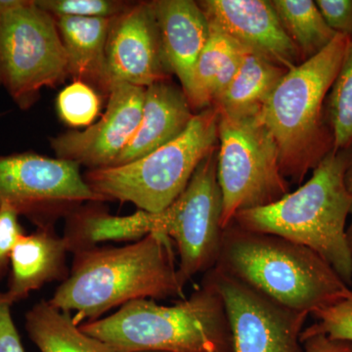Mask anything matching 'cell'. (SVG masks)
Returning a JSON list of instances; mask_svg holds the SVG:
<instances>
[{
	"instance_id": "cell-1",
	"label": "cell",
	"mask_w": 352,
	"mask_h": 352,
	"mask_svg": "<svg viewBox=\"0 0 352 352\" xmlns=\"http://www.w3.org/2000/svg\"><path fill=\"white\" fill-rule=\"evenodd\" d=\"M173 241L152 233L124 247H96L74 254L68 279L50 302L63 311H75L76 325L98 320L113 307L136 300L182 298Z\"/></svg>"
},
{
	"instance_id": "cell-2",
	"label": "cell",
	"mask_w": 352,
	"mask_h": 352,
	"mask_svg": "<svg viewBox=\"0 0 352 352\" xmlns=\"http://www.w3.org/2000/svg\"><path fill=\"white\" fill-rule=\"evenodd\" d=\"M351 157L352 148L332 150L296 191L270 205L242 210L232 222L245 230L280 236L312 250L351 287L346 220L352 212V196L344 175Z\"/></svg>"
},
{
	"instance_id": "cell-3",
	"label": "cell",
	"mask_w": 352,
	"mask_h": 352,
	"mask_svg": "<svg viewBox=\"0 0 352 352\" xmlns=\"http://www.w3.org/2000/svg\"><path fill=\"white\" fill-rule=\"evenodd\" d=\"M215 267L278 305L308 315L351 291L312 250L234 222L223 229Z\"/></svg>"
},
{
	"instance_id": "cell-4",
	"label": "cell",
	"mask_w": 352,
	"mask_h": 352,
	"mask_svg": "<svg viewBox=\"0 0 352 352\" xmlns=\"http://www.w3.org/2000/svg\"><path fill=\"white\" fill-rule=\"evenodd\" d=\"M80 329L116 352H234L223 300L205 279L189 298L175 305L132 300Z\"/></svg>"
},
{
	"instance_id": "cell-5",
	"label": "cell",
	"mask_w": 352,
	"mask_h": 352,
	"mask_svg": "<svg viewBox=\"0 0 352 352\" xmlns=\"http://www.w3.org/2000/svg\"><path fill=\"white\" fill-rule=\"evenodd\" d=\"M351 43L352 38L338 34L316 56L289 69L261 109L286 179L300 184L333 149L324 105Z\"/></svg>"
},
{
	"instance_id": "cell-6",
	"label": "cell",
	"mask_w": 352,
	"mask_h": 352,
	"mask_svg": "<svg viewBox=\"0 0 352 352\" xmlns=\"http://www.w3.org/2000/svg\"><path fill=\"white\" fill-rule=\"evenodd\" d=\"M217 109L194 115L170 143L132 163L87 170L85 182L103 201H129L140 210L163 212L182 195L201 162L219 144Z\"/></svg>"
},
{
	"instance_id": "cell-7",
	"label": "cell",
	"mask_w": 352,
	"mask_h": 352,
	"mask_svg": "<svg viewBox=\"0 0 352 352\" xmlns=\"http://www.w3.org/2000/svg\"><path fill=\"white\" fill-rule=\"evenodd\" d=\"M69 76L56 22L36 0H0V85L22 110Z\"/></svg>"
},
{
	"instance_id": "cell-8",
	"label": "cell",
	"mask_w": 352,
	"mask_h": 352,
	"mask_svg": "<svg viewBox=\"0 0 352 352\" xmlns=\"http://www.w3.org/2000/svg\"><path fill=\"white\" fill-rule=\"evenodd\" d=\"M219 145L222 228H226L238 212L270 205L289 193L276 141L261 113L243 117L219 113Z\"/></svg>"
},
{
	"instance_id": "cell-9",
	"label": "cell",
	"mask_w": 352,
	"mask_h": 352,
	"mask_svg": "<svg viewBox=\"0 0 352 352\" xmlns=\"http://www.w3.org/2000/svg\"><path fill=\"white\" fill-rule=\"evenodd\" d=\"M73 162L24 152L0 155V207L11 206L36 227L54 226L85 201H104Z\"/></svg>"
},
{
	"instance_id": "cell-10",
	"label": "cell",
	"mask_w": 352,
	"mask_h": 352,
	"mask_svg": "<svg viewBox=\"0 0 352 352\" xmlns=\"http://www.w3.org/2000/svg\"><path fill=\"white\" fill-rule=\"evenodd\" d=\"M222 199L217 178V147L196 168L182 195L164 210V234L177 250L183 286L217 265L221 249Z\"/></svg>"
},
{
	"instance_id": "cell-11",
	"label": "cell",
	"mask_w": 352,
	"mask_h": 352,
	"mask_svg": "<svg viewBox=\"0 0 352 352\" xmlns=\"http://www.w3.org/2000/svg\"><path fill=\"white\" fill-rule=\"evenodd\" d=\"M204 279L223 300L234 352H303L300 336L308 314L278 305L219 268Z\"/></svg>"
},
{
	"instance_id": "cell-12",
	"label": "cell",
	"mask_w": 352,
	"mask_h": 352,
	"mask_svg": "<svg viewBox=\"0 0 352 352\" xmlns=\"http://www.w3.org/2000/svg\"><path fill=\"white\" fill-rule=\"evenodd\" d=\"M107 74L111 89L118 85L149 87L170 80L161 34L151 1L129 4L109 29Z\"/></svg>"
},
{
	"instance_id": "cell-13",
	"label": "cell",
	"mask_w": 352,
	"mask_h": 352,
	"mask_svg": "<svg viewBox=\"0 0 352 352\" xmlns=\"http://www.w3.org/2000/svg\"><path fill=\"white\" fill-rule=\"evenodd\" d=\"M146 88L118 85L111 89L100 120L85 131H69L50 139L58 159L87 166L112 168L138 131Z\"/></svg>"
},
{
	"instance_id": "cell-14",
	"label": "cell",
	"mask_w": 352,
	"mask_h": 352,
	"mask_svg": "<svg viewBox=\"0 0 352 352\" xmlns=\"http://www.w3.org/2000/svg\"><path fill=\"white\" fill-rule=\"evenodd\" d=\"M198 4L210 25L245 50L287 71L302 63L300 53L285 32L270 1L201 0Z\"/></svg>"
},
{
	"instance_id": "cell-15",
	"label": "cell",
	"mask_w": 352,
	"mask_h": 352,
	"mask_svg": "<svg viewBox=\"0 0 352 352\" xmlns=\"http://www.w3.org/2000/svg\"><path fill=\"white\" fill-rule=\"evenodd\" d=\"M156 15L164 60L171 75L179 80L188 96L193 85L194 71L210 36V23L192 0H155Z\"/></svg>"
},
{
	"instance_id": "cell-16",
	"label": "cell",
	"mask_w": 352,
	"mask_h": 352,
	"mask_svg": "<svg viewBox=\"0 0 352 352\" xmlns=\"http://www.w3.org/2000/svg\"><path fill=\"white\" fill-rule=\"evenodd\" d=\"M194 115L186 94L171 80L150 85L146 88L138 131L112 168L132 163L175 140Z\"/></svg>"
},
{
	"instance_id": "cell-17",
	"label": "cell",
	"mask_w": 352,
	"mask_h": 352,
	"mask_svg": "<svg viewBox=\"0 0 352 352\" xmlns=\"http://www.w3.org/2000/svg\"><path fill=\"white\" fill-rule=\"evenodd\" d=\"M100 201H88L66 217L63 239L69 252L75 254L100 247L107 242H138L152 233H164L166 212L139 210L135 214L113 215Z\"/></svg>"
},
{
	"instance_id": "cell-18",
	"label": "cell",
	"mask_w": 352,
	"mask_h": 352,
	"mask_svg": "<svg viewBox=\"0 0 352 352\" xmlns=\"http://www.w3.org/2000/svg\"><path fill=\"white\" fill-rule=\"evenodd\" d=\"M68 252L54 226L36 227L34 232L24 234L11 254L9 288L4 293L7 302L12 305L45 284L68 279Z\"/></svg>"
},
{
	"instance_id": "cell-19",
	"label": "cell",
	"mask_w": 352,
	"mask_h": 352,
	"mask_svg": "<svg viewBox=\"0 0 352 352\" xmlns=\"http://www.w3.org/2000/svg\"><path fill=\"white\" fill-rule=\"evenodd\" d=\"M53 17L66 51L69 76L108 98L111 85L106 46L113 18Z\"/></svg>"
},
{
	"instance_id": "cell-20",
	"label": "cell",
	"mask_w": 352,
	"mask_h": 352,
	"mask_svg": "<svg viewBox=\"0 0 352 352\" xmlns=\"http://www.w3.org/2000/svg\"><path fill=\"white\" fill-rule=\"evenodd\" d=\"M210 36L201 51L187 98L193 112L214 107L237 74L247 50L210 25Z\"/></svg>"
},
{
	"instance_id": "cell-21",
	"label": "cell",
	"mask_w": 352,
	"mask_h": 352,
	"mask_svg": "<svg viewBox=\"0 0 352 352\" xmlns=\"http://www.w3.org/2000/svg\"><path fill=\"white\" fill-rule=\"evenodd\" d=\"M287 69L256 53L247 51L237 74L214 107L230 117L261 112Z\"/></svg>"
},
{
	"instance_id": "cell-22",
	"label": "cell",
	"mask_w": 352,
	"mask_h": 352,
	"mask_svg": "<svg viewBox=\"0 0 352 352\" xmlns=\"http://www.w3.org/2000/svg\"><path fill=\"white\" fill-rule=\"evenodd\" d=\"M25 330L41 352H116L82 332L69 312L41 300L25 314Z\"/></svg>"
},
{
	"instance_id": "cell-23",
	"label": "cell",
	"mask_w": 352,
	"mask_h": 352,
	"mask_svg": "<svg viewBox=\"0 0 352 352\" xmlns=\"http://www.w3.org/2000/svg\"><path fill=\"white\" fill-rule=\"evenodd\" d=\"M270 3L302 62L316 56L338 36L312 0H270Z\"/></svg>"
},
{
	"instance_id": "cell-24",
	"label": "cell",
	"mask_w": 352,
	"mask_h": 352,
	"mask_svg": "<svg viewBox=\"0 0 352 352\" xmlns=\"http://www.w3.org/2000/svg\"><path fill=\"white\" fill-rule=\"evenodd\" d=\"M324 113L333 139V151L352 148V43L347 48L332 87L326 97Z\"/></svg>"
},
{
	"instance_id": "cell-25",
	"label": "cell",
	"mask_w": 352,
	"mask_h": 352,
	"mask_svg": "<svg viewBox=\"0 0 352 352\" xmlns=\"http://www.w3.org/2000/svg\"><path fill=\"white\" fill-rule=\"evenodd\" d=\"M102 107L101 95L85 83L73 82L58 94L56 110L60 120L73 129L94 124Z\"/></svg>"
},
{
	"instance_id": "cell-26",
	"label": "cell",
	"mask_w": 352,
	"mask_h": 352,
	"mask_svg": "<svg viewBox=\"0 0 352 352\" xmlns=\"http://www.w3.org/2000/svg\"><path fill=\"white\" fill-rule=\"evenodd\" d=\"M316 323L303 330L322 333L335 340L352 342V291L311 314Z\"/></svg>"
},
{
	"instance_id": "cell-27",
	"label": "cell",
	"mask_w": 352,
	"mask_h": 352,
	"mask_svg": "<svg viewBox=\"0 0 352 352\" xmlns=\"http://www.w3.org/2000/svg\"><path fill=\"white\" fill-rule=\"evenodd\" d=\"M36 3L52 16L78 18H113L129 6L116 0H36Z\"/></svg>"
},
{
	"instance_id": "cell-28",
	"label": "cell",
	"mask_w": 352,
	"mask_h": 352,
	"mask_svg": "<svg viewBox=\"0 0 352 352\" xmlns=\"http://www.w3.org/2000/svg\"><path fill=\"white\" fill-rule=\"evenodd\" d=\"M24 234L18 212L7 204L2 205L0 207V281L9 270L14 247Z\"/></svg>"
},
{
	"instance_id": "cell-29",
	"label": "cell",
	"mask_w": 352,
	"mask_h": 352,
	"mask_svg": "<svg viewBox=\"0 0 352 352\" xmlns=\"http://www.w3.org/2000/svg\"><path fill=\"white\" fill-rule=\"evenodd\" d=\"M315 3L333 32L352 38V0H317Z\"/></svg>"
},
{
	"instance_id": "cell-30",
	"label": "cell",
	"mask_w": 352,
	"mask_h": 352,
	"mask_svg": "<svg viewBox=\"0 0 352 352\" xmlns=\"http://www.w3.org/2000/svg\"><path fill=\"white\" fill-rule=\"evenodd\" d=\"M11 307L4 293L0 292V352H25L11 316Z\"/></svg>"
},
{
	"instance_id": "cell-31",
	"label": "cell",
	"mask_w": 352,
	"mask_h": 352,
	"mask_svg": "<svg viewBox=\"0 0 352 352\" xmlns=\"http://www.w3.org/2000/svg\"><path fill=\"white\" fill-rule=\"evenodd\" d=\"M303 352H352V342L335 340L322 333H307L300 336Z\"/></svg>"
},
{
	"instance_id": "cell-32",
	"label": "cell",
	"mask_w": 352,
	"mask_h": 352,
	"mask_svg": "<svg viewBox=\"0 0 352 352\" xmlns=\"http://www.w3.org/2000/svg\"><path fill=\"white\" fill-rule=\"evenodd\" d=\"M344 183H346V188L352 196V157L351 163L347 166L346 175H344Z\"/></svg>"
},
{
	"instance_id": "cell-33",
	"label": "cell",
	"mask_w": 352,
	"mask_h": 352,
	"mask_svg": "<svg viewBox=\"0 0 352 352\" xmlns=\"http://www.w3.org/2000/svg\"><path fill=\"white\" fill-rule=\"evenodd\" d=\"M352 215V212H351ZM346 239L347 243H349V249L352 252V219L351 221V224H349V227L346 228Z\"/></svg>"
},
{
	"instance_id": "cell-34",
	"label": "cell",
	"mask_w": 352,
	"mask_h": 352,
	"mask_svg": "<svg viewBox=\"0 0 352 352\" xmlns=\"http://www.w3.org/2000/svg\"></svg>"
}]
</instances>
